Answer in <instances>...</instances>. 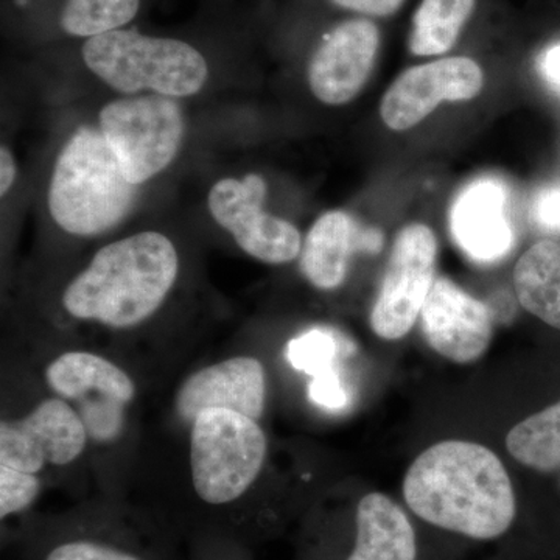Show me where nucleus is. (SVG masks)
<instances>
[{"mask_svg":"<svg viewBox=\"0 0 560 560\" xmlns=\"http://www.w3.org/2000/svg\"><path fill=\"white\" fill-rule=\"evenodd\" d=\"M404 499L423 525L477 545L508 539L521 515L499 456L467 441L427 448L405 475Z\"/></svg>","mask_w":560,"mask_h":560,"instance_id":"nucleus-1","label":"nucleus"},{"mask_svg":"<svg viewBox=\"0 0 560 560\" xmlns=\"http://www.w3.org/2000/svg\"><path fill=\"white\" fill-rule=\"evenodd\" d=\"M175 246L160 232H140L98 250L62 296L77 319L130 329L161 307L178 278Z\"/></svg>","mask_w":560,"mask_h":560,"instance_id":"nucleus-2","label":"nucleus"},{"mask_svg":"<svg viewBox=\"0 0 560 560\" xmlns=\"http://www.w3.org/2000/svg\"><path fill=\"white\" fill-rule=\"evenodd\" d=\"M136 191L103 132L80 128L55 164L50 213L69 234L98 235L130 213Z\"/></svg>","mask_w":560,"mask_h":560,"instance_id":"nucleus-3","label":"nucleus"},{"mask_svg":"<svg viewBox=\"0 0 560 560\" xmlns=\"http://www.w3.org/2000/svg\"><path fill=\"white\" fill-rule=\"evenodd\" d=\"M267 451V436L256 419L224 408L200 412L190 433L195 497L213 515L228 517L259 478Z\"/></svg>","mask_w":560,"mask_h":560,"instance_id":"nucleus-4","label":"nucleus"},{"mask_svg":"<svg viewBox=\"0 0 560 560\" xmlns=\"http://www.w3.org/2000/svg\"><path fill=\"white\" fill-rule=\"evenodd\" d=\"M83 60L121 94L151 90L165 97H189L201 91L209 75L208 62L190 44L135 31L92 36L83 46Z\"/></svg>","mask_w":560,"mask_h":560,"instance_id":"nucleus-5","label":"nucleus"},{"mask_svg":"<svg viewBox=\"0 0 560 560\" xmlns=\"http://www.w3.org/2000/svg\"><path fill=\"white\" fill-rule=\"evenodd\" d=\"M101 131L124 175L139 186L175 160L184 135L183 114L165 95L124 98L103 108Z\"/></svg>","mask_w":560,"mask_h":560,"instance_id":"nucleus-6","label":"nucleus"},{"mask_svg":"<svg viewBox=\"0 0 560 560\" xmlns=\"http://www.w3.org/2000/svg\"><path fill=\"white\" fill-rule=\"evenodd\" d=\"M438 242L425 224L404 228L394 242L371 327L383 340L410 334L434 283Z\"/></svg>","mask_w":560,"mask_h":560,"instance_id":"nucleus-7","label":"nucleus"},{"mask_svg":"<svg viewBox=\"0 0 560 560\" xmlns=\"http://www.w3.org/2000/svg\"><path fill=\"white\" fill-rule=\"evenodd\" d=\"M46 382L62 399L79 404L88 434L110 441L119 434L124 410L135 400L136 385L130 375L97 353L66 352L46 370Z\"/></svg>","mask_w":560,"mask_h":560,"instance_id":"nucleus-8","label":"nucleus"},{"mask_svg":"<svg viewBox=\"0 0 560 560\" xmlns=\"http://www.w3.org/2000/svg\"><path fill=\"white\" fill-rule=\"evenodd\" d=\"M265 198L267 184L253 173L243 180H219L208 202L213 219L231 232L246 254L265 264H289L301 254L300 231L289 221L264 212Z\"/></svg>","mask_w":560,"mask_h":560,"instance_id":"nucleus-9","label":"nucleus"},{"mask_svg":"<svg viewBox=\"0 0 560 560\" xmlns=\"http://www.w3.org/2000/svg\"><path fill=\"white\" fill-rule=\"evenodd\" d=\"M86 425L68 401L49 399L18 420L0 425V466L38 474L47 466H68L88 444Z\"/></svg>","mask_w":560,"mask_h":560,"instance_id":"nucleus-10","label":"nucleus"},{"mask_svg":"<svg viewBox=\"0 0 560 560\" xmlns=\"http://www.w3.org/2000/svg\"><path fill=\"white\" fill-rule=\"evenodd\" d=\"M485 84V73L466 57L444 58L415 66L390 84L383 95L381 116L394 131L410 130L442 102H469Z\"/></svg>","mask_w":560,"mask_h":560,"instance_id":"nucleus-11","label":"nucleus"},{"mask_svg":"<svg viewBox=\"0 0 560 560\" xmlns=\"http://www.w3.org/2000/svg\"><path fill=\"white\" fill-rule=\"evenodd\" d=\"M420 316L431 349L453 363L480 360L492 341L489 308L451 279H434Z\"/></svg>","mask_w":560,"mask_h":560,"instance_id":"nucleus-12","label":"nucleus"},{"mask_svg":"<svg viewBox=\"0 0 560 560\" xmlns=\"http://www.w3.org/2000/svg\"><path fill=\"white\" fill-rule=\"evenodd\" d=\"M381 32L374 22H342L313 55L308 83L319 102L345 105L363 90L374 68Z\"/></svg>","mask_w":560,"mask_h":560,"instance_id":"nucleus-13","label":"nucleus"},{"mask_svg":"<svg viewBox=\"0 0 560 560\" xmlns=\"http://www.w3.org/2000/svg\"><path fill=\"white\" fill-rule=\"evenodd\" d=\"M265 397L264 364L253 357H234L191 374L180 386L176 410L187 422L210 408L237 411L257 420L265 410Z\"/></svg>","mask_w":560,"mask_h":560,"instance_id":"nucleus-14","label":"nucleus"},{"mask_svg":"<svg viewBox=\"0 0 560 560\" xmlns=\"http://www.w3.org/2000/svg\"><path fill=\"white\" fill-rule=\"evenodd\" d=\"M345 537L340 551L323 560H422L418 528L385 493L361 497Z\"/></svg>","mask_w":560,"mask_h":560,"instance_id":"nucleus-15","label":"nucleus"},{"mask_svg":"<svg viewBox=\"0 0 560 560\" xmlns=\"http://www.w3.org/2000/svg\"><path fill=\"white\" fill-rule=\"evenodd\" d=\"M72 522L75 528H51L35 534L31 560H165L160 544L149 541V534L138 533L119 521Z\"/></svg>","mask_w":560,"mask_h":560,"instance_id":"nucleus-16","label":"nucleus"},{"mask_svg":"<svg viewBox=\"0 0 560 560\" xmlns=\"http://www.w3.org/2000/svg\"><path fill=\"white\" fill-rule=\"evenodd\" d=\"M506 187L480 179L460 191L452 208L453 238L471 260L493 264L510 254L514 234L506 215Z\"/></svg>","mask_w":560,"mask_h":560,"instance_id":"nucleus-17","label":"nucleus"},{"mask_svg":"<svg viewBox=\"0 0 560 560\" xmlns=\"http://www.w3.org/2000/svg\"><path fill=\"white\" fill-rule=\"evenodd\" d=\"M355 223L348 213H324L313 224L301 250V270L313 287L335 290L348 276L350 257L359 249Z\"/></svg>","mask_w":560,"mask_h":560,"instance_id":"nucleus-18","label":"nucleus"},{"mask_svg":"<svg viewBox=\"0 0 560 560\" xmlns=\"http://www.w3.org/2000/svg\"><path fill=\"white\" fill-rule=\"evenodd\" d=\"M518 302L541 323L560 330V245L540 241L518 259L514 270Z\"/></svg>","mask_w":560,"mask_h":560,"instance_id":"nucleus-19","label":"nucleus"},{"mask_svg":"<svg viewBox=\"0 0 560 560\" xmlns=\"http://www.w3.org/2000/svg\"><path fill=\"white\" fill-rule=\"evenodd\" d=\"M506 447L512 458L540 474H560V399L510 431Z\"/></svg>","mask_w":560,"mask_h":560,"instance_id":"nucleus-20","label":"nucleus"},{"mask_svg":"<svg viewBox=\"0 0 560 560\" xmlns=\"http://www.w3.org/2000/svg\"><path fill=\"white\" fill-rule=\"evenodd\" d=\"M475 3L477 0H422L412 18L411 54L433 57L451 50Z\"/></svg>","mask_w":560,"mask_h":560,"instance_id":"nucleus-21","label":"nucleus"},{"mask_svg":"<svg viewBox=\"0 0 560 560\" xmlns=\"http://www.w3.org/2000/svg\"><path fill=\"white\" fill-rule=\"evenodd\" d=\"M140 0H68L61 25L69 35L97 36L120 31L135 20Z\"/></svg>","mask_w":560,"mask_h":560,"instance_id":"nucleus-22","label":"nucleus"},{"mask_svg":"<svg viewBox=\"0 0 560 560\" xmlns=\"http://www.w3.org/2000/svg\"><path fill=\"white\" fill-rule=\"evenodd\" d=\"M335 355H337V341L329 331L319 329L294 338L287 350L291 366L312 375L330 370Z\"/></svg>","mask_w":560,"mask_h":560,"instance_id":"nucleus-23","label":"nucleus"},{"mask_svg":"<svg viewBox=\"0 0 560 560\" xmlns=\"http://www.w3.org/2000/svg\"><path fill=\"white\" fill-rule=\"evenodd\" d=\"M40 480L36 474L0 466V518L2 522L24 514L38 500Z\"/></svg>","mask_w":560,"mask_h":560,"instance_id":"nucleus-24","label":"nucleus"},{"mask_svg":"<svg viewBox=\"0 0 560 560\" xmlns=\"http://www.w3.org/2000/svg\"><path fill=\"white\" fill-rule=\"evenodd\" d=\"M308 394L315 404L329 410H341L348 404V393L342 386L340 375L331 371V368L313 375Z\"/></svg>","mask_w":560,"mask_h":560,"instance_id":"nucleus-25","label":"nucleus"},{"mask_svg":"<svg viewBox=\"0 0 560 560\" xmlns=\"http://www.w3.org/2000/svg\"><path fill=\"white\" fill-rule=\"evenodd\" d=\"M530 217L541 231L560 235V186L545 187L537 194Z\"/></svg>","mask_w":560,"mask_h":560,"instance_id":"nucleus-26","label":"nucleus"},{"mask_svg":"<svg viewBox=\"0 0 560 560\" xmlns=\"http://www.w3.org/2000/svg\"><path fill=\"white\" fill-rule=\"evenodd\" d=\"M341 9L370 14V16H389L400 9L405 0H331Z\"/></svg>","mask_w":560,"mask_h":560,"instance_id":"nucleus-27","label":"nucleus"},{"mask_svg":"<svg viewBox=\"0 0 560 560\" xmlns=\"http://www.w3.org/2000/svg\"><path fill=\"white\" fill-rule=\"evenodd\" d=\"M16 173V164H14L10 150L2 147V150H0V194H2V197L13 186Z\"/></svg>","mask_w":560,"mask_h":560,"instance_id":"nucleus-28","label":"nucleus"},{"mask_svg":"<svg viewBox=\"0 0 560 560\" xmlns=\"http://www.w3.org/2000/svg\"><path fill=\"white\" fill-rule=\"evenodd\" d=\"M540 69L545 79L560 86V44L545 51L540 60Z\"/></svg>","mask_w":560,"mask_h":560,"instance_id":"nucleus-29","label":"nucleus"},{"mask_svg":"<svg viewBox=\"0 0 560 560\" xmlns=\"http://www.w3.org/2000/svg\"><path fill=\"white\" fill-rule=\"evenodd\" d=\"M198 560H246L242 558V556L232 555V552H226V555H220V552H213V555L206 556V552H202Z\"/></svg>","mask_w":560,"mask_h":560,"instance_id":"nucleus-30","label":"nucleus"},{"mask_svg":"<svg viewBox=\"0 0 560 560\" xmlns=\"http://www.w3.org/2000/svg\"><path fill=\"white\" fill-rule=\"evenodd\" d=\"M558 486H559V493H560V474H559V477H558Z\"/></svg>","mask_w":560,"mask_h":560,"instance_id":"nucleus-31","label":"nucleus"}]
</instances>
